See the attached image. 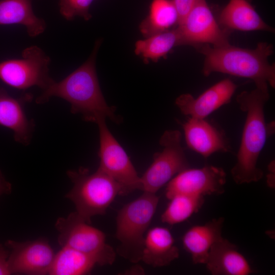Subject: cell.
<instances>
[{
	"label": "cell",
	"instance_id": "obj_1",
	"mask_svg": "<svg viewBox=\"0 0 275 275\" xmlns=\"http://www.w3.org/2000/svg\"><path fill=\"white\" fill-rule=\"evenodd\" d=\"M100 40L95 43L88 59L78 68L59 82H54L36 99L37 104H43L52 97L68 102L74 114H80L87 122L96 123L108 118L120 124L122 118L116 115L114 106L107 104L101 92L95 68V60Z\"/></svg>",
	"mask_w": 275,
	"mask_h": 275
},
{
	"label": "cell",
	"instance_id": "obj_2",
	"mask_svg": "<svg viewBox=\"0 0 275 275\" xmlns=\"http://www.w3.org/2000/svg\"><path fill=\"white\" fill-rule=\"evenodd\" d=\"M254 83V89L242 91L236 97L240 110L246 113L236 162L231 170L233 179L238 184L256 182L263 176L257 162L268 138L264 108L270 95L267 82Z\"/></svg>",
	"mask_w": 275,
	"mask_h": 275
},
{
	"label": "cell",
	"instance_id": "obj_3",
	"mask_svg": "<svg viewBox=\"0 0 275 275\" xmlns=\"http://www.w3.org/2000/svg\"><path fill=\"white\" fill-rule=\"evenodd\" d=\"M196 48L204 56L202 72L206 76L220 72L250 78L254 82L266 81L275 87V65L268 60L273 53L270 43L259 42L253 49L230 44L223 47L204 44Z\"/></svg>",
	"mask_w": 275,
	"mask_h": 275
},
{
	"label": "cell",
	"instance_id": "obj_4",
	"mask_svg": "<svg viewBox=\"0 0 275 275\" xmlns=\"http://www.w3.org/2000/svg\"><path fill=\"white\" fill-rule=\"evenodd\" d=\"M159 200L156 194L143 191L118 212L115 236L119 245L116 252L130 262L136 264L141 260L145 233L154 217Z\"/></svg>",
	"mask_w": 275,
	"mask_h": 275
},
{
	"label": "cell",
	"instance_id": "obj_5",
	"mask_svg": "<svg viewBox=\"0 0 275 275\" xmlns=\"http://www.w3.org/2000/svg\"><path fill=\"white\" fill-rule=\"evenodd\" d=\"M67 175L73 183L71 189L65 195L74 204L76 212L88 223L91 218L105 214L117 195H121L120 185L102 171L93 173L85 168L69 170Z\"/></svg>",
	"mask_w": 275,
	"mask_h": 275
},
{
	"label": "cell",
	"instance_id": "obj_6",
	"mask_svg": "<svg viewBox=\"0 0 275 275\" xmlns=\"http://www.w3.org/2000/svg\"><path fill=\"white\" fill-rule=\"evenodd\" d=\"M55 227L61 247L75 250L94 257L100 266L112 265L116 252L106 242L105 234L88 223L76 212L59 217Z\"/></svg>",
	"mask_w": 275,
	"mask_h": 275
},
{
	"label": "cell",
	"instance_id": "obj_7",
	"mask_svg": "<svg viewBox=\"0 0 275 275\" xmlns=\"http://www.w3.org/2000/svg\"><path fill=\"white\" fill-rule=\"evenodd\" d=\"M181 140L178 130L163 132L159 141L162 151L154 153L153 162L141 177L142 191L156 194L177 174L189 168Z\"/></svg>",
	"mask_w": 275,
	"mask_h": 275
},
{
	"label": "cell",
	"instance_id": "obj_8",
	"mask_svg": "<svg viewBox=\"0 0 275 275\" xmlns=\"http://www.w3.org/2000/svg\"><path fill=\"white\" fill-rule=\"evenodd\" d=\"M50 63V58L40 47L29 46L22 51L21 59L0 63V79L17 89L37 86L44 91L55 81L49 74Z\"/></svg>",
	"mask_w": 275,
	"mask_h": 275
},
{
	"label": "cell",
	"instance_id": "obj_9",
	"mask_svg": "<svg viewBox=\"0 0 275 275\" xmlns=\"http://www.w3.org/2000/svg\"><path fill=\"white\" fill-rule=\"evenodd\" d=\"M96 124L99 133L100 162L98 169L120 185L121 195L142 190L141 177L126 151L107 128L105 119L98 120Z\"/></svg>",
	"mask_w": 275,
	"mask_h": 275
},
{
	"label": "cell",
	"instance_id": "obj_10",
	"mask_svg": "<svg viewBox=\"0 0 275 275\" xmlns=\"http://www.w3.org/2000/svg\"><path fill=\"white\" fill-rule=\"evenodd\" d=\"M176 28L179 35V45H189L196 47L209 44L223 47L230 44V31L219 25L206 0H198Z\"/></svg>",
	"mask_w": 275,
	"mask_h": 275
},
{
	"label": "cell",
	"instance_id": "obj_11",
	"mask_svg": "<svg viewBox=\"0 0 275 275\" xmlns=\"http://www.w3.org/2000/svg\"><path fill=\"white\" fill-rule=\"evenodd\" d=\"M226 182V173L222 168L211 165L201 168H188L168 183L166 196L169 200L178 194L203 197L221 195L225 191Z\"/></svg>",
	"mask_w": 275,
	"mask_h": 275
},
{
	"label": "cell",
	"instance_id": "obj_12",
	"mask_svg": "<svg viewBox=\"0 0 275 275\" xmlns=\"http://www.w3.org/2000/svg\"><path fill=\"white\" fill-rule=\"evenodd\" d=\"M5 245L11 250L8 259L11 274H48L55 254L48 241L40 238L19 242L8 240Z\"/></svg>",
	"mask_w": 275,
	"mask_h": 275
},
{
	"label": "cell",
	"instance_id": "obj_13",
	"mask_svg": "<svg viewBox=\"0 0 275 275\" xmlns=\"http://www.w3.org/2000/svg\"><path fill=\"white\" fill-rule=\"evenodd\" d=\"M237 86L230 79L214 84L197 98L189 93L179 96L175 104L181 113L190 117L205 119L222 106L228 103Z\"/></svg>",
	"mask_w": 275,
	"mask_h": 275
},
{
	"label": "cell",
	"instance_id": "obj_14",
	"mask_svg": "<svg viewBox=\"0 0 275 275\" xmlns=\"http://www.w3.org/2000/svg\"><path fill=\"white\" fill-rule=\"evenodd\" d=\"M33 98L30 93L14 98L0 87V125L11 129L15 141L25 146L31 141L35 124L28 118L24 105Z\"/></svg>",
	"mask_w": 275,
	"mask_h": 275
},
{
	"label": "cell",
	"instance_id": "obj_15",
	"mask_svg": "<svg viewBox=\"0 0 275 275\" xmlns=\"http://www.w3.org/2000/svg\"><path fill=\"white\" fill-rule=\"evenodd\" d=\"M182 127L187 146L205 158L215 152L231 150L224 132L205 119L189 118Z\"/></svg>",
	"mask_w": 275,
	"mask_h": 275
},
{
	"label": "cell",
	"instance_id": "obj_16",
	"mask_svg": "<svg viewBox=\"0 0 275 275\" xmlns=\"http://www.w3.org/2000/svg\"><path fill=\"white\" fill-rule=\"evenodd\" d=\"M205 264L213 275H248L253 272L237 246L223 237L211 248Z\"/></svg>",
	"mask_w": 275,
	"mask_h": 275
},
{
	"label": "cell",
	"instance_id": "obj_17",
	"mask_svg": "<svg viewBox=\"0 0 275 275\" xmlns=\"http://www.w3.org/2000/svg\"><path fill=\"white\" fill-rule=\"evenodd\" d=\"M179 257V250L168 229L156 226L148 231L141 261L153 267H162L169 265Z\"/></svg>",
	"mask_w": 275,
	"mask_h": 275
},
{
	"label": "cell",
	"instance_id": "obj_18",
	"mask_svg": "<svg viewBox=\"0 0 275 275\" xmlns=\"http://www.w3.org/2000/svg\"><path fill=\"white\" fill-rule=\"evenodd\" d=\"M224 221L223 217L214 218L204 225L193 226L184 233L183 246L193 263L205 264L211 248L222 237Z\"/></svg>",
	"mask_w": 275,
	"mask_h": 275
},
{
	"label": "cell",
	"instance_id": "obj_19",
	"mask_svg": "<svg viewBox=\"0 0 275 275\" xmlns=\"http://www.w3.org/2000/svg\"><path fill=\"white\" fill-rule=\"evenodd\" d=\"M218 23L229 31H265L274 32L247 0H230L218 17Z\"/></svg>",
	"mask_w": 275,
	"mask_h": 275
},
{
	"label": "cell",
	"instance_id": "obj_20",
	"mask_svg": "<svg viewBox=\"0 0 275 275\" xmlns=\"http://www.w3.org/2000/svg\"><path fill=\"white\" fill-rule=\"evenodd\" d=\"M9 24L23 25L32 37L43 33L46 26L34 14L32 0H0V25Z\"/></svg>",
	"mask_w": 275,
	"mask_h": 275
},
{
	"label": "cell",
	"instance_id": "obj_21",
	"mask_svg": "<svg viewBox=\"0 0 275 275\" xmlns=\"http://www.w3.org/2000/svg\"><path fill=\"white\" fill-rule=\"evenodd\" d=\"M177 11L172 0H153L147 16L141 22L140 31L145 38L163 32L178 24Z\"/></svg>",
	"mask_w": 275,
	"mask_h": 275
},
{
	"label": "cell",
	"instance_id": "obj_22",
	"mask_svg": "<svg viewBox=\"0 0 275 275\" xmlns=\"http://www.w3.org/2000/svg\"><path fill=\"white\" fill-rule=\"evenodd\" d=\"M98 265L92 256L67 247L55 255L50 275H82L89 273Z\"/></svg>",
	"mask_w": 275,
	"mask_h": 275
},
{
	"label": "cell",
	"instance_id": "obj_23",
	"mask_svg": "<svg viewBox=\"0 0 275 275\" xmlns=\"http://www.w3.org/2000/svg\"><path fill=\"white\" fill-rule=\"evenodd\" d=\"M179 35L177 28L160 33L136 41L135 53L145 63L157 62L165 57L174 47L179 45Z\"/></svg>",
	"mask_w": 275,
	"mask_h": 275
},
{
	"label": "cell",
	"instance_id": "obj_24",
	"mask_svg": "<svg viewBox=\"0 0 275 275\" xmlns=\"http://www.w3.org/2000/svg\"><path fill=\"white\" fill-rule=\"evenodd\" d=\"M161 215L162 223L174 225L182 223L197 213L204 203L203 196L184 194L174 195Z\"/></svg>",
	"mask_w": 275,
	"mask_h": 275
},
{
	"label": "cell",
	"instance_id": "obj_25",
	"mask_svg": "<svg viewBox=\"0 0 275 275\" xmlns=\"http://www.w3.org/2000/svg\"><path fill=\"white\" fill-rule=\"evenodd\" d=\"M93 0H60L61 14L67 20H72L78 16L85 20H90L92 15L89 12L90 7Z\"/></svg>",
	"mask_w": 275,
	"mask_h": 275
},
{
	"label": "cell",
	"instance_id": "obj_26",
	"mask_svg": "<svg viewBox=\"0 0 275 275\" xmlns=\"http://www.w3.org/2000/svg\"><path fill=\"white\" fill-rule=\"evenodd\" d=\"M198 0H172L177 11L178 20V24H180Z\"/></svg>",
	"mask_w": 275,
	"mask_h": 275
},
{
	"label": "cell",
	"instance_id": "obj_27",
	"mask_svg": "<svg viewBox=\"0 0 275 275\" xmlns=\"http://www.w3.org/2000/svg\"><path fill=\"white\" fill-rule=\"evenodd\" d=\"M9 252L0 244V275L11 274L8 263Z\"/></svg>",
	"mask_w": 275,
	"mask_h": 275
},
{
	"label": "cell",
	"instance_id": "obj_28",
	"mask_svg": "<svg viewBox=\"0 0 275 275\" xmlns=\"http://www.w3.org/2000/svg\"><path fill=\"white\" fill-rule=\"evenodd\" d=\"M11 191V183L6 180L0 171V196L5 194H10Z\"/></svg>",
	"mask_w": 275,
	"mask_h": 275
},
{
	"label": "cell",
	"instance_id": "obj_29",
	"mask_svg": "<svg viewBox=\"0 0 275 275\" xmlns=\"http://www.w3.org/2000/svg\"><path fill=\"white\" fill-rule=\"evenodd\" d=\"M274 162H271L268 167L269 174L268 175L267 183L269 186H273V169L274 168Z\"/></svg>",
	"mask_w": 275,
	"mask_h": 275
},
{
	"label": "cell",
	"instance_id": "obj_30",
	"mask_svg": "<svg viewBox=\"0 0 275 275\" xmlns=\"http://www.w3.org/2000/svg\"><path fill=\"white\" fill-rule=\"evenodd\" d=\"M274 122L272 121L266 124L267 132L268 137L274 132Z\"/></svg>",
	"mask_w": 275,
	"mask_h": 275
}]
</instances>
